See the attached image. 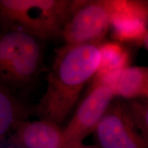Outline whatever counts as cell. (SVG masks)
I'll list each match as a JSON object with an SVG mask.
<instances>
[{
    "instance_id": "1",
    "label": "cell",
    "mask_w": 148,
    "mask_h": 148,
    "mask_svg": "<svg viewBox=\"0 0 148 148\" xmlns=\"http://www.w3.org/2000/svg\"><path fill=\"white\" fill-rule=\"evenodd\" d=\"M100 44L65 45L58 49L45 93L34 109L40 119L60 125L67 117L84 86L99 69Z\"/></svg>"
},
{
    "instance_id": "2",
    "label": "cell",
    "mask_w": 148,
    "mask_h": 148,
    "mask_svg": "<svg viewBox=\"0 0 148 148\" xmlns=\"http://www.w3.org/2000/svg\"><path fill=\"white\" fill-rule=\"evenodd\" d=\"M71 0H0L3 29L26 33L47 40L61 36L71 12Z\"/></svg>"
},
{
    "instance_id": "3",
    "label": "cell",
    "mask_w": 148,
    "mask_h": 148,
    "mask_svg": "<svg viewBox=\"0 0 148 148\" xmlns=\"http://www.w3.org/2000/svg\"><path fill=\"white\" fill-rule=\"evenodd\" d=\"M40 41L20 31L0 32V86L14 94L34 82L42 64Z\"/></svg>"
},
{
    "instance_id": "4",
    "label": "cell",
    "mask_w": 148,
    "mask_h": 148,
    "mask_svg": "<svg viewBox=\"0 0 148 148\" xmlns=\"http://www.w3.org/2000/svg\"><path fill=\"white\" fill-rule=\"evenodd\" d=\"M121 2L116 0L73 1L61 34L65 45L101 43Z\"/></svg>"
},
{
    "instance_id": "5",
    "label": "cell",
    "mask_w": 148,
    "mask_h": 148,
    "mask_svg": "<svg viewBox=\"0 0 148 148\" xmlns=\"http://www.w3.org/2000/svg\"><path fill=\"white\" fill-rule=\"evenodd\" d=\"M114 98L108 84L92 81L72 119L62 130L65 148H91L84 145L83 141L94 132Z\"/></svg>"
},
{
    "instance_id": "6",
    "label": "cell",
    "mask_w": 148,
    "mask_h": 148,
    "mask_svg": "<svg viewBox=\"0 0 148 148\" xmlns=\"http://www.w3.org/2000/svg\"><path fill=\"white\" fill-rule=\"evenodd\" d=\"M94 134L99 148H148L120 98H114Z\"/></svg>"
},
{
    "instance_id": "7",
    "label": "cell",
    "mask_w": 148,
    "mask_h": 148,
    "mask_svg": "<svg viewBox=\"0 0 148 148\" xmlns=\"http://www.w3.org/2000/svg\"><path fill=\"white\" fill-rule=\"evenodd\" d=\"M147 23L148 1H122L111 26L118 39L141 42Z\"/></svg>"
},
{
    "instance_id": "8",
    "label": "cell",
    "mask_w": 148,
    "mask_h": 148,
    "mask_svg": "<svg viewBox=\"0 0 148 148\" xmlns=\"http://www.w3.org/2000/svg\"><path fill=\"white\" fill-rule=\"evenodd\" d=\"M16 134L23 148H65L60 125L47 119L22 122Z\"/></svg>"
},
{
    "instance_id": "9",
    "label": "cell",
    "mask_w": 148,
    "mask_h": 148,
    "mask_svg": "<svg viewBox=\"0 0 148 148\" xmlns=\"http://www.w3.org/2000/svg\"><path fill=\"white\" fill-rule=\"evenodd\" d=\"M110 86L114 97L125 100L143 98L148 92V67L127 66L101 80Z\"/></svg>"
},
{
    "instance_id": "10",
    "label": "cell",
    "mask_w": 148,
    "mask_h": 148,
    "mask_svg": "<svg viewBox=\"0 0 148 148\" xmlns=\"http://www.w3.org/2000/svg\"><path fill=\"white\" fill-rule=\"evenodd\" d=\"M26 111L14 94L0 86V140L23 122Z\"/></svg>"
},
{
    "instance_id": "11",
    "label": "cell",
    "mask_w": 148,
    "mask_h": 148,
    "mask_svg": "<svg viewBox=\"0 0 148 148\" xmlns=\"http://www.w3.org/2000/svg\"><path fill=\"white\" fill-rule=\"evenodd\" d=\"M101 62L92 80H101L128 66V54L121 45L115 42L100 44Z\"/></svg>"
},
{
    "instance_id": "12",
    "label": "cell",
    "mask_w": 148,
    "mask_h": 148,
    "mask_svg": "<svg viewBox=\"0 0 148 148\" xmlns=\"http://www.w3.org/2000/svg\"><path fill=\"white\" fill-rule=\"evenodd\" d=\"M124 101L130 115L148 144V101L143 99Z\"/></svg>"
},
{
    "instance_id": "13",
    "label": "cell",
    "mask_w": 148,
    "mask_h": 148,
    "mask_svg": "<svg viewBox=\"0 0 148 148\" xmlns=\"http://www.w3.org/2000/svg\"><path fill=\"white\" fill-rule=\"evenodd\" d=\"M141 42L143 43V45H144V47L146 49H147L148 51V29L146 31V32L144 34V36H143V38L141 40Z\"/></svg>"
},
{
    "instance_id": "14",
    "label": "cell",
    "mask_w": 148,
    "mask_h": 148,
    "mask_svg": "<svg viewBox=\"0 0 148 148\" xmlns=\"http://www.w3.org/2000/svg\"><path fill=\"white\" fill-rule=\"evenodd\" d=\"M143 99H145V100L148 101V92H147V94H146L145 96V97H144Z\"/></svg>"
}]
</instances>
